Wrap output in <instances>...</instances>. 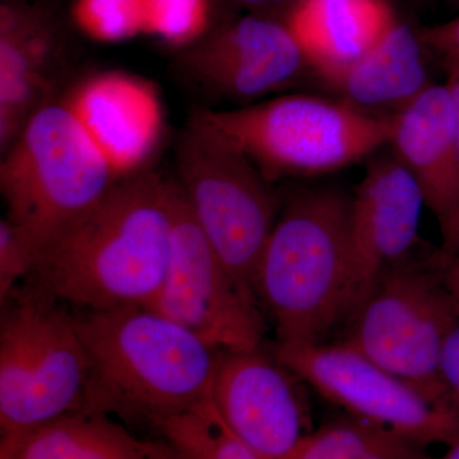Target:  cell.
Returning <instances> with one entry per match:
<instances>
[{"instance_id": "obj_1", "label": "cell", "mask_w": 459, "mask_h": 459, "mask_svg": "<svg viewBox=\"0 0 459 459\" xmlns=\"http://www.w3.org/2000/svg\"><path fill=\"white\" fill-rule=\"evenodd\" d=\"M164 135V105L151 81L96 71L63 84L0 164L5 217L36 262L117 186L148 171Z\"/></svg>"}, {"instance_id": "obj_2", "label": "cell", "mask_w": 459, "mask_h": 459, "mask_svg": "<svg viewBox=\"0 0 459 459\" xmlns=\"http://www.w3.org/2000/svg\"><path fill=\"white\" fill-rule=\"evenodd\" d=\"M174 189L151 170L124 181L42 253L27 280L75 310L147 307L170 262Z\"/></svg>"}, {"instance_id": "obj_3", "label": "cell", "mask_w": 459, "mask_h": 459, "mask_svg": "<svg viewBox=\"0 0 459 459\" xmlns=\"http://www.w3.org/2000/svg\"><path fill=\"white\" fill-rule=\"evenodd\" d=\"M74 314L89 358L83 412L155 428L211 403L220 350L141 305Z\"/></svg>"}, {"instance_id": "obj_4", "label": "cell", "mask_w": 459, "mask_h": 459, "mask_svg": "<svg viewBox=\"0 0 459 459\" xmlns=\"http://www.w3.org/2000/svg\"><path fill=\"white\" fill-rule=\"evenodd\" d=\"M350 202L337 189H301L280 211L255 285L279 343L325 342L350 319Z\"/></svg>"}, {"instance_id": "obj_5", "label": "cell", "mask_w": 459, "mask_h": 459, "mask_svg": "<svg viewBox=\"0 0 459 459\" xmlns=\"http://www.w3.org/2000/svg\"><path fill=\"white\" fill-rule=\"evenodd\" d=\"M190 115L237 146L271 183L322 177L370 159L388 146L394 117L307 93L232 108H198Z\"/></svg>"}, {"instance_id": "obj_6", "label": "cell", "mask_w": 459, "mask_h": 459, "mask_svg": "<svg viewBox=\"0 0 459 459\" xmlns=\"http://www.w3.org/2000/svg\"><path fill=\"white\" fill-rule=\"evenodd\" d=\"M89 358L74 310L27 282L2 307L0 433L82 412Z\"/></svg>"}, {"instance_id": "obj_7", "label": "cell", "mask_w": 459, "mask_h": 459, "mask_svg": "<svg viewBox=\"0 0 459 459\" xmlns=\"http://www.w3.org/2000/svg\"><path fill=\"white\" fill-rule=\"evenodd\" d=\"M177 166L178 186L199 229L243 295L259 307L256 270L280 212L271 181L192 115L178 140Z\"/></svg>"}, {"instance_id": "obj_8", "label": "cell", "mask_w": 459, "mask_h": 459, "mask_svg": "<svg viewBox=\"0 0 459 459\" xmlns=\"http://www.w3.org/2000/svg\"><path fill=\"white\" fill-rule=\"evenodd\" d=\"M458 319L443 283L440 255L410 258L377 277L349 319L352 327L344 342L431 401L452 407L437 367L444 338Z\"/></svg>"}, {"instance_id": "obj_9", "label": "cell", "mask_w": 459, "mask_h": 459, "mask_svg": "<svg viewBox=\"0 0 459 459\" xmlns=\"http://www.w3.org/2000/svg\"><path fill=\"white\" fill-rule=\"evenodd\" d=\"M274 355L347 415L429 446L459 437V412L371 361L347 342L277 343Z\"/></svg>"}, {"instance_id": "obj_10", "label": "cell", "mask_w": 459, "mask_h": 459, "mask_svg": "<svg viewBox=\"0 0 459 459\" xmlns=\"http://www.w3.org/2000/svg\"><path fill=\"white\" fill-rule=\"evenodd\" d=\"M220 351L262 349L265 325L230 276L190 212L175 180L174 226L168 273L147 305Z\"/></svg>"}, {"instance_id": "obj_11", "label": "cell", "mask_w": 459, "mask_h": 459, "mask_svg": "<svg viewBox=\"0 0 459 459\" xmlns=\"http://www.w3.org/2000/svg\"><path fill=\"white\" fill-rule=\"evenodd\" d=\"M177 69L192 89L238 107L270 99L312 72L282 18L249 13L179 51Z\"/></svg>"}, {"instance_id": "obj_12", "label": "cell", "mask_w": 459, "mask_h": 459, "mask_svg": "<svg viewBox=\"0 0 459 459\" xmlns=\"http://www.w3.org/2000/svg\"><path fill=\"white\" fill-rule=\"evenodd\" d=\"M305 383L262 349L222 351L211 403L217 418L261 459H289L310 429Z\"/></svg>"}, {"instance_id": "obj_13", "label": "cell", "mask_w": 459, "mask_h": 459, "mask_svg": "<svg viewBox=\"0 0 459 459\" xmlns=\"http://www.w3.org/2000/svg\"><path fill=\"white\" fill-rule=\"evenodd\" d=\"M425 207L418 180L391 151L370 157L350 202L351 316L383 272L411 258Z\"/></svg>"}, {"instance_id": "obj_14", "label": "cell", "mask_w": 459, "mask_h": 459, "mask_svg": "<svg viewBox=\"0 0 459 459\" xmlns=\"http://www.w3.org/2000/svg\"><path fill=\"white\" fill-rule=\"evenodd\" d=\"M63 44L47 9L25 0L0 7V151L13 146L26 124L62 89Z\"/></svg>"}, {"instance_id": "obj_15", "label": "cell", "mask_w": 459, "mask_h": 459, "mask_svg": "<svg viewBox=\"0 0 459 459\" xmlns=\"http://www.w3.org/2000/svg\"><path fill=\"white\" fill-rule=\"evenodd\" d=\"M388 147L418 180L427 208L443 220L459 201L455 107L446 82L431 84L392 117Z\"/></svg>"}, {"instance_id": "obj_16", "label": "cell", "mask_w": 459, "mask_h": 459, "mask_svg": "<svg viewBox=\"0 0 459 459\" xmlns=\"http://www.w3.org/2000/svg\"><path fill=\"white\" fill-rule=\"evenodd\" d=\"M427 49L420 31L395 20L373 49L322 82L362 111L392 117L433 84Z\"/></svg>"}, {"instance_id": "obj_17", "label": "cell", "mask_w": 459, "mask_h": 459, "mask_svg": "<svg viewBox=\"0 0 459 459\" xmlns=\"http://www.w3.org/2000/svg\"><path fill=\"white\" fill-rule=\"evenodd\" d=\"M282 20L323 81L373 49L397 18L385 0H300Z\"/></svg>"}, {"instance_id": "obj_18", "label": "cell", "mask_w": 459, "mask_h": 459, "mask_svg": "<svg viewBox=\"0 0 459 459\" xmlns=\"http://www.w3.org/2000/svg\"><path fill=\"white\" fill-rule=\"evenodd\" d=\"M0 459H181L162 439L144 440L111 416L74 412L0 439Z\"/></svg>"}, {"instance_id": "obj_19", "label": "cell", "mask_w": 459, "mask_h": 459, "mask_svg": "<svg viewBox=\"0 0 459 459\" xmlns=\"http://www.w3.org/2000/svg\"><path fill=\"white\" fill-rule=\"evenodd\" d=\"M427 446L353 416L305 435L289 459H427Z\"/></svg>"}, {"instance_id": "obj_20", "label": "cell", "mask_w": 459, "mask_h": 459, "mask_svg": "<svg viewBox=\"0 0 459 459\" xmlns=\"http://www.w3.org/2000/svg\"><path fill=\"white\" fill-rule=\"evenodd\" d=\"M181 459H261L217 418L212 403L155 427Z\"/></svg>"}, {"instance_id": "obj_21", "label": "cell", "mask_w": 459, "mask_h": 459, "mask_svg": "<svg viewBox=\"0 0 459 459\" xmlns=\"http://www.w3.org/2000/svg\"><path fill=\"white\" fill-rule=\"evenodd\" d=\"M213 0H142V35L178 51L212 30Z\"/></svg>"}, {"instance_id": "obj_22", "label": "cell", "mask_w": 459, "mask_h": 459, "mask_svg": "<svg viewBox=\"0 0 459 459\" xmlns=\"http://www.w3.org/2000/svg\"><path fill=\"white\" fill-rule=\"evenodd\" d=\"M75 29L100 44H119L142 35V0H74Z\"/></svg>"}, {"instance_id": "obj_23", "label": "cell", "mask_w": 459, "mask_h": 459, "mask_svg": "<svg viewBox=\"0 0 459 459\" xmlns=\"http://www.w3.org/2000/svg\"><path fill=\"white\" fill-rule=\"evenodd\" d=\"M36 258L31 247L7 217L0 220V305L16 291L21 280L29 279Z\"/></svg>"}, {"instance_id": "obj_24", "label": "cell", "mask_w": 459, "mask_h": 459, "mask_svg": "<svg viewBox=\"0 0 459 459\" xmlns=\"http://www.w3.org/2000/svg\"><path fill=\"white\" fill-rule=\"evenodd\" d=\"M437 368L446 398L459 412V319L444 338Z\"/></svg>"}, {"instance_id": "obj_25", "label": "cell", "mask_w": 459, "mask_h": 459, "mask_svg": "<svg viewBox=\"0 0 459 459\" xmlns=\"http://www.w3.org/2000/svg\"><path fill=\"white\" fill-rule=\"evenodd\" d=\"M429 49L437 51L446 62L459 65V16L448 22L420 30Z\"/></svg>"}, {"instance_id": "obj_26", "label": "cell", "mask_w": 459, "mask_h": 459, "mask_svg": "<svg viewBox=\"0 0 459 459\" xmlns=\"http://www.w3.org/2000/svg\"><path fill=\"white\" fill-rule=\"evenodd\" d=\"M235 4L247 8L250 13L283 18L300 0H231Z\"/></svg>"}, {"instance_id": "obj_27", "label": "cell", "mask_w": 459, "mask_h": 459, "mask_svg": "<svg viewBox=\"0 0 459 459\" xmlns=\"http://www.w3.org/2000/svg\"><path fill=\"white\" fill-rule=\"evenodd\" d=\"M440 272L446 291L459 316V255H440Z\"/></svg>"}, {"instance_id": "obj_28", "label": "cell", "mask_w": 459, "mask_h": 459, "mask_svg": "<svg viewBox=\"0 0 459 459\" xmlns=\"http://www.w3.org/2000/svg\"><path fill=\"white\" fill-rule=\"evenodd\" d=\"M439 223L442 230L443 253L459 255V201Z\"/></svg>"}, {"instance_id": "obj_29", "label": "cell", "mask_w": 459, "mask_h": 459, "mask_svg": "<svg viewBox=\"0 0 459 459\" xmlns=\"http://www.w3.org/2000/svg\"><path fill=\"white\" fill-rule=\"evenodd\" d=\"M446 80L455 107V140H457L458 165H459V65L446 62Z\"/></svg>"}, {"instance_id": "obj_30", "label": "cell", "mask_w": 459, "mask_h": 459, "mask_svg": "<svg viewBox=\"0 0 459 459\" xmlns=\"http://www.w3.org/2000/svg\"><path fill=\"white\" fill-rule=\"evenodd\" d=\"M427 459H434L431 457H428ZM437 459H459V437L455 440V443H452L451 446H448V451H446V455L443 457Z\"/></svg>"}, {"instance_id": "obj_31", "label": "cell", "mask_w": 459, "mask_h": 459, "mask_svg": "<svg viewBox=\"0 0 459 459\" xmlns=\"http://www.w3.org/2000/svg\"><path fill=\"white\" fill-rule=\"evenodd\" d=\"M451 2L453 3V4L457 5V7H459V0H451Z\"/></svg>"}]
</instances>
